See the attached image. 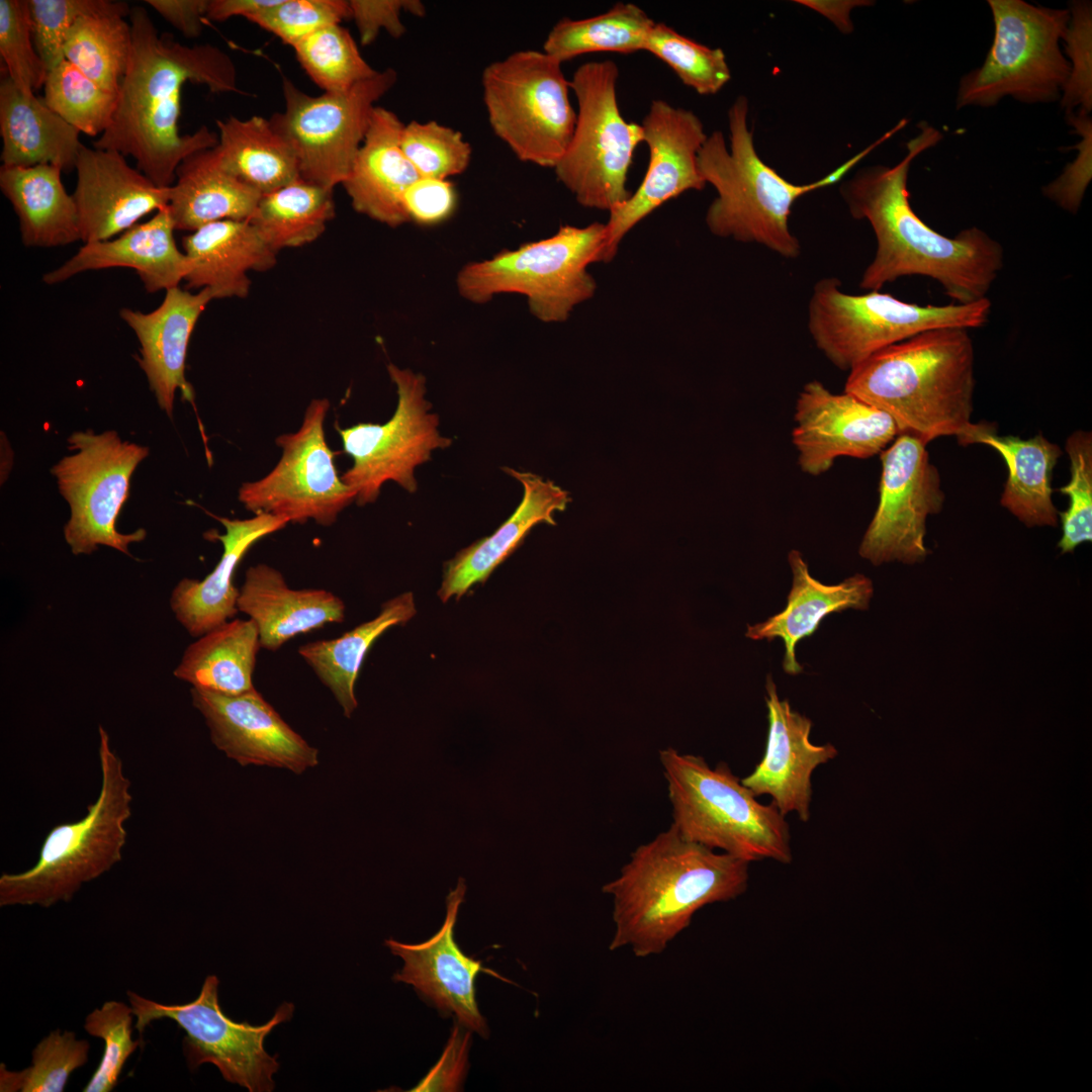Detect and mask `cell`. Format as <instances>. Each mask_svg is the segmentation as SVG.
Here are the masks:
<instances>
[{
	"label": "cell",
	"mask_w": 1092,
	"mask_h": 1092,
	"mask_svg": "<svg viewBox=\"0 0 1092 1092\" xmlns=\"http://www.w3.org/2000/svg\"><path fill=\"white\" fill-rule=\"evenodd\" d=\"M843 391L925 444L954 436L971 445L983 424L971 422L975 351L964 328L925 331L874 353L849 371Z\"/></svg>",
	"instance_id": "277c9868"
},
{
	"label": "cell",
	"mask_w": 1092,
	"mask_h": 1092,
	"mask_svg": "<svg viewBox=\"0 0 1092 1092\" xmlns=\"http://www.w3.org/2000/svg\"><path fill=\"white\" fill-rule=\"evenodd\" d=\"M260 647L255 622L234 619L191 643L173 674L192 688L241 695L255 689L252 675Z\"/></svg>",
	"instance_id": "8d00e7d4"
},
{
	"label": "cell",
	"mask_w": 1092,
	"mask_h": 1092,
	"mask_svg": "<svg viewBox=\"0 0 1092 1092\" xmlns=\"http://www.w3.org/2000/svg\"><path fill=\"white\" fill-rule=\"evenodd\" d=\"M295 56L324 92H342L375 76L349 30L341 24L324 26L297 42Z\"/></svg>",
	"instance_id": "7bdbcfd3"
},
{
	"label": "cell",
	"mask_w": 1092,
	"mask_h": 1092,
	"mask_svg": "<svg viewBox=\"0 0 1092 1092\" xmlns=\"http://www.w3.org/2000/svg\"><path fill=\"white\" fill-rule=\"evenodd\" d=\"M995 33L983 65L960 81L957 107H990L1011 96L1024 103L1061 98L1070 65L1060 48L1069 10L1022 0H989Z\"/></svg>",
	"instance_id": "30bf717a"
},
{
	"label": "cell",
	"mask_w": 1092,
	"mask_h": 1092,
	"mask_svg": "<svg viewBox=\"0 0 1092 1092\" xmlns=\"http://www.w3.org/2000/svg\"><path fill=\"white\" fill-rule=\"evenodd\" d=\"M216 748L242 765L301 774L318 763L317 750L297 734L256 689L237 696L191 688Z\"/></svg>",
	"instance_id": "44dd1931"
},
{
	"label": "cell",
	"mask_w": 1092,
	"mask_h": 1092,
	"mask_svg": "<svg viewBox=\"0 0 1092 1092\" xmlns=\"http://www.w3.org/2000/svg\"><path fill=\"white\" fill-rule=\"evenodd\" d=\"M132 46L116 107L107 129L93 147L114 150L135 160L136 168L155 185L169 188L188 156L218 144L206 125L180 134L181 91L190 81L212 93L238 92L231 58L217 47L182 44L159 33L147 9L130 10Z\"/></svg>",
	"instance_id": "7a4b0ae2"
},
{
	"label": "cell",
	"mask_w": 1092,
	"mask_h": 1092,
	"mask_svg": "<svg viewBox=\"0 0 1092 1092\" xmlns=\"http://www.w3.org/2000/svg\"><path fill=\"white\" fill-rule=\"evenodd\" d=\"M133 1010L121 1001L109 1000L87 1014L83 1027L104 1042L101 1060L84 1092H110L141 1041L132 1037Z\"/></svg>",
	"instance_id": "7dc6e473"
},
{
	"label": "cell",
	"mask_w": 1092,
	"mask_h": 1092,
	"mask_svg": "<svg viewBox=\"0 0 1092 1092\" xmlns=\"http://www.w3.org/2000/svg\"><path fill=\"white\" fill-rule=\"evenodd\" d=\"M396 80V71L387 68L346 91L310 96L283 78L284 110L269 121L292 148L300 179L328 190L344 183L376 102Z\"/></svg>",
	"instance_id": "4fadbf2b"
},
{
	"label": "cell",
	"mask_w": 1092,
	"mask_h": 1092,
	"mask_svg": "<svg viewBox=\"0 0 1092 1092\" xmlns=\"http://www.w3.org/2000/svg\"><path fill=\"white\" fill-rule=\"evenodd\" d=\"M1070 459V480L1059 490L1069 497L1067 511L1060 513L1062 537L1058 547L1071 553L1079 545L1092 541V435L1077 430L1065 445Z\"/></svg>",
	"instance_id": "f907efd6"
},
{
	"label": "cell",
	"mask_w": 1092,
	"mask_h": 1092,
	"mask_svg": "<svg viewBox=\"0 0 1092 1092\" xmlns=\"http://www.w3.org/2000/svg\"><path fill=\"white\" fill-rule=\"evenodd\" d=\"M469 1033L456 1025L446 1049L430 1073L411 1091H455L465 1072Z\"/></svg>",
	"instance_id": "680465c9"
},
{
	"label": "cell",
	"mask_w": 1092,
	"mask_h": 1092,
	"mask_svg": "<svg viewBox=\"0 0 1092 1092\" xmlns=\"http://www.w3.org/2000/svg\"><path fill=\"white\" fill-rule=\"evenodd\" d=\"M90 1044L69 1030H52L31 1053V1064L21 1071L0 1065L1 1092H62L70 1076L88 1062Z\"/></svg>",
	"instance_id": "f6af8a7d"
},
{
	"label": "cell",
	"mask_w": 1092,
	"mask_h": 1092,
	"mask_svg": "<svg viewBox=\"0 0 1092 1092\" xmlns=\"http://www.w3.org/2000/svg\"><path fill=\"white\" fill-rule=\"evenodd\" d=\"M561 65L543 51L524 50L482 72L490 127L522 162L554 168L571 140L576 111Z\"/></svg>",
	"instance_id": "7c38bea8"
},
{
	"label": "cell",
	"mask_w": 1092,
	"mask_h": 1092,
	"mask_svg": "<svg viewBox=\"0 0 1092 1092\" xmlns=\"http://www.w3.org/2000/svg\"><path fill=\"white\" fill-rule=\"evenodd\" d=\"M415 615L414 596L404 593L385 602L377 617L342 636L308 642L298 648L300 657L333 693L346 717L357 707L355 682L371 645L388 628L404 624Z\"/></svg>",
	"instance_id": "74e56055"
},
{
	"label": "cell",
	"mask_w": 1092,
	"mask_h": 1092,
	"mask_svg": "<svg viewBox=\"0 0 1092 1092\" xmlns=\"http://www.w3.org/2000/svg\"><path fill=\"white\" fill-rule=\"evenodd\" d=\"M0 57L23 93L43 87L49 70L34 46L28 0H0Z\"/></svg>",
	"instance_id": "816d5d0a"
},
{
	"label": "cell",
	"mask_w": 1092,
	"mask_h": 1092,
	"mask_svg": "<svg viewBox=\"0 0 1092 1092\" xmlns=\"http://www.w3.org/2000/svg\"><path fill=\"white\" fill-rule=\"evenodd\" d=\"M1063 37L1069 57L1070 75L1061 95L1062 106L1072 112L1076 107L1086 112L1092 108L1091 4L1074 2Z\"/></svg>",
	"instance_id": "db71d44e"
},
{
	"label": "cell",
	"mask_w": 1092,
	"mask_h": 1092,
	"mask_svg": "<svg viewBox=\"0 0 1092 1092\" xmlns=\"http://www.w3.org/2000/svg\"><path fill=\"white\" fill-rule=\"evenodd\" d=\"M68 443L74 453L52 468L70 506L64 528L67 544L76 555L90 554L100 545L129 555V544L143 541L147 533L139 529L122 534L116 520L127 499L130 477L149 448L122 441L115 431L76 432Z\"/></svg>",
	"instance_id": "9a60e30c"
},
{
	"label": "cell",
	"mask_w": 1092,
	"mask_h": 1092,
	"mask_svg": "<svg viewBox=\"0 0 1092 1092\" xmlns=\"http://www.w3.org/2000/svg\"><path fill=\"white\" fill-rule=\"evenodd\" d=\"M80 131L32 94L3 75L0 82L1 161L6 167L53 165L75 169L84 145Z\"/></svg>",
	"instance_id": "d6a6232c"
},
{
	"label": "cell",
	"mask_w": 1092,
	"mask_h": 1092,
	"mask_svg": "<svg viewBox=\"0 0 1092 1092\" xmlns=\"http://www.w3.org/2000/svg\"><path fill=\"white\" fill-rule=\"evenodd\" d=\"M145 3L184 36L194 38L203 30L209 0H146Z\"/></svg>",
	"instance_id": "91938a15"
},
{
	"label": "cell",
	"mask_w": 1092,
	"mask_h": 1092,
	"mask_svg": "<svg viewBox=\"0 0 1092 1092\" xmlns=\"http://www.w3.org/2000/svg\"><path fill=\"white\" fill-rule=\"evenodd\" d=\"M218 985L215 975L207 976L198 996L184 1004H163L127 991L134 1027L142 1034L156 1020H173L185 1031L183 1053L191 1070L212 1064L232 1084L250 1092H270L275 1086L273 1075L280 1065L277 1055L266 1052L265 1038L278 1024L292 1017L294 1005L282 1003L261 1025L238 1022L222 1011Z\"/></svg>",
	"instance_id": "5bb4252c"
},
{
	"label": "cell",
	"mask_w": 1092,
	"mask_h": 1092,
	"mask_svg": "<svg viewBox=\"0 0 1092 1092\" xmlns=\"http://www.w3.org/2000/svg\"><path fill=\"white\" fill-rule=\"evenodd\" d=\"M749 102L738 96L728 109L730 147L722 131L709 134L698 154V168L717 197L706 212L709 231L720 238L755 243L788 259L801 253L791 232L793 204L803 195L839 181L854 165L886 141L881 136L820 180L795 184L766 165L748 128Z\"/></svg>",
	"instance_id": "5b68a950"
},
{
	"label": "cell",
	"mask_w": 1092,
	"mask_h": 1092,
	"mask_svg": "<svg viewBox=\"0 0 1092 1092\" xmlns=\"http://www.w3.org/2000/svg\"><path fill=\"white\" fill-rule=\"evenodd\" d=\"M189 261L187 288H208L216 298L246 297L248 272L267 271L276 264V252L248 220H218L183 237Z\"/></svg>",
	"instance_id": "1f68e13d"
},
{
	"label": "cell",
	"mask_w": 1092,
	"mask_h": 1092,
	"mask_svg": "<svg viewBox=\"0 0 1092 1092\" xmlns=\"http://www.w3.org/2000/svg\"><path fill=\"white\" fill-rule=\"evenodd\" d=\"M53 165L0 168V188L18 218L21 242L56 248L81 241L78 211Z\"/></svg>",
	"instance_id": "e575fe53"
},
{
	"label": "cell",
	"mask_w": 1092,
	"mask_h": 1092,
	"mask_svg": "<svg viewBox=\"0 0 1092 1092\" xmlns=\"http://www.w3.org/2000/svg\"><path fill=\"white\" fill-rule=\"evenodd\" d=\"M216 150L223 166L242 182L266 194L299 178L297 158L269 119H217Z\"/></svg>",
	"instance_id": "f35d334b"
},
{
	"label": "cell",
	"mask_w": 1092,
	"mask_h": 1092,
	"mask_svg": "<svg viewBox=\"0 0 1092 1092\" xmlns=\"http://www.w3.org/2000/svg\"><path fill=\"white\" fill-rule=\"evenodd\" d=\"M920 439L900 434L880 454L879 503L858 554L875 566L926 559V522L939 513L945 495L937 468Z\"/></svg>",
	"instance_id": "ac0fdd59"
},
{
	"label": "cell",
	"mask_w": 1092,
	"mask_h": 1092,
	"mask_svg": "<svg viewBox=\"0 0 1092 1092\" xmlns=\"http://www.w3.org/2000/svg\"><path fill=\"white\" fill-rule=\"evenodd\" d=\"M98 735L101 786L96 800L81 819L50 830L31 868L0 876L1 907L70 902L84 884L121 860L131 816L130 781L101 725Z\"/></svg>",
	"instance_id": "8992f818"
},
{
	"label": "cell",
	"mask_w": 1092,
	"mask_h": 1092,
	"mask_svg": "<svg viewBox=\"0 0 1092 1092\" xmlns=\"http://www.w3.org/2000/svg\"><path fill=\"white\" fill-rule=\"evenodd\" d=\"M973 444L995 449L1008 471L1000 505L1028 528L1056 527L1059 512L1053 503V470L1062 455L1059 445L1041 434L1029 439L996 433L983 423Z\"/></svg>",
	"instance_id": "d590c367"
},
{
	"label": "cell",
	"mask_w": 1092,
	"mask_h": 1092,
	"mask_svg": "<svg viewBox=\"0 0 1092 1092\" xmlns=\"http://www.w3.org/2000/svg\"><path fill=\"white\" fill-rule=\"evenodd\" d=\"M387 371L396 386L397 405L384 424L360 423L341 429L344 452L353 465L341 476L356 493L359 506L377 499L381 486L395 481L408 492L417 490L415 469L429 461L435 449L452 440L441 436L439 418L425 398L426 379L410 369L389 363Z\"/></svg>",
	"instance_id": "2e32d148"
},
{
	"label": "cell",
	"mask_w": 1092,
	"mask_h": 1092,
	"mask_svg": "<svg viewBox=\"0 0 1092 1092\" xmlns=\"http://www.w3.org/2000/svg\"><path fill=\"white\" fill-rule=\"evenodd\" d=\"M401 147L421 177L446 180L468 168L472 153L460 131L434 120L404 124Z\"/></svg>",
	"instance_id": "c3c4849f"
},
{
	"label": "cell",
	"mask_w": 1092,
	"mask_h": 1092,
	"mask_svg": "<svg viewBox=\"0 0 1092 1092\" xmlns=\"http://www.w3.org/2000/svg\"><path fill=\"white\" fill-rule=\"evenodd\" d=\"M918 127L919 133L907 143V154L899 163L861 168L840 187L850 215L867 219L877 242L859 286L880 290L901 277L924 276L937 281L956 303L986 298L1003 267L1002 246L977 226L945 237L924 222L910 204L911 164L943 138L925 121Z\"/></svg>",
	"instance_id": "6da1fadb"
},
{
	"label": "cell",
	"mask_w": 1092,
	"mask_h": 1092,
	"mask_svg": "<svg viewBox=\"0 0 1092 1092\" xmlns=\"http://www.w3.org/2000/svg\"><path fill=\"white\" fill-rule=\"evenodd\" d=\"M788 561L793 583L786 608L764 622L748 626L746 636L753 640L782 639L786 649L784 670L797 674L803 669L796 659L797 643L813 635L821 621L832 613L868 609L874 587L872 580L859 573L837 584H825L810 574L798 550L789 552Z\"/></svg>",
	"instance_id": "4dcf8cb0"
},
{
	"label": "cell",
	"mask_w": 1092,
	"mask_h": 1092,
	"mask_svg": "<svg viewBox=\"0 0 1092 1092\" xmlns=\"http://www.w3.org/2000/svg\"><path fill=\"white\" fill-rule=\"evenodd\" d=\"M217 146V145H216ZM216 146L186 157L169 188L176 231L194 232L218 220H249L262 196L222 164Z\"/></svg>",
	"instance_id": "836d02e7"
},
{
	"label": "cell",
	"mask_w": 1092,
	"mask_h": 1092,
	"mask_svg": "<svg viewBox=\"0 0 1092 1092\" xmlns=\"http://www.w3.org/2000/svg\"><path fill=\"white\" fill-rule=\"evenodd\" d=\"M43 91L46 104L89 136L101 135L112 120L117 95L101 88L67 60L48 72Z\"/></svg>",
	"instance_id": "ee69618b"
},
{
	"label": "cell",
	"mask_w": 1092,
	"mask_h": 1092,
	"mask_svg": "<svg viewBox=\"0 0 1092 1092\" xmlns=\"http://www.w3.org/2000/svg\"><path fill=\"white\" fill-rule=\"evenodd\" d=\"M349 5L363 46L372 43L382 29L392 37L402 36L405 32L400 18L402 11L418 17L426 14L419 0H351Z\"/></svg>",
	"instance_id": "9f6ffc18"
},
{
	"label": "cell",
	"mask_w": 1092,
	"mask_h": 1092,
	"mask_svg": "<svg viewBox=\"0 0 1092 1092\" xmlns=\"http://www.w3.org/2000/svg\"><path fill=\"white\" fill-rule=\"evenodd\" d=\"M654 23L638 5L619 2L593 17L560 19L546 36L542 51L561 64L589 53L645 51Z\"/></svg>",
	"instance_id": "60d3db41"
},
{
	"label": "cell",
	"mask_w": 1092,
	"mask_h": 1092,
	"mask_svg": "<svg viewBox=\"0 0 1092 1092\" xmlns=\"http://www.w3.org/2000/svg\"><path fill=\"white\" fill-rule=\"evenodd\" d=\"M403 126L393 111L376 106L342 184L357 212L391 228L410 221L404 194L421 177L402 150Z\"/></svg>",
	"instance_id": "4316f807"
},
{
	"label": "cell",
	"mask_w": 1092,
	"mask_h": 1092,
	"mask_svg": "<svg viewBox=\"0 0 1092 1092\" xmlns=\"http://www.w3.org/2000/svg\"><path fill=\"white\" fill-rule=\"evenodd\" d=\"M237 607L255 622L261 647L270 651L298 634L345 619L339 597L326 589L290 588L280 571L264 563L246 571Z\"/></svg>",
	"instance_id": "f546056e"
},
{
	"label": "cell",
	"mask_w": 1092,
	"mask_h": 1092,
	"mask_svg": "<svg viewBox=\"0 0 1092 1092\" xmlns=\"http://www.w3.org/2000/svg\"><path fill=\"white\" fill-rule=\"evenodd\" d=\"M465 892L466 885L460 878L447 896L445 921L430 939L415 944L387 939L385 944L403 961V968L393 976L395 982L413 985L439 1009L454 1013L459 1024L486 1037L488 1030L476 1003L474 987L475 978L483 968L479 961L463 954L453 938Z\"/></svg>",
	"instance_id": "cb8c5ba5"
},
{
	"label": "cell",
	"mask_w": 1092,
	"mask_h": 1092,
	"mask_svg": "<svg viewBox=\"0 0 1092 1092\" xmlns=\"http://www.w3.org/2000/svg\"><path fill=\"white\" fill-rule=\"evenodd\" d=\"M349 18V1L344 0H278L247 17L292 48L313 31Z\"/></svg>",
	"instance_id": "f5cc1de1"
},
{
	"label": "cell",
	"mask_w": 1092,
	"mask_h": 1092,
	"mask_svg": "<svg viewBox=\"0 0 1092 1092\" xmlns=\"http://www.w3.org/2000/svg\"><path fill=\"white\" fill-rule=\"evenodd\" d=\"M212 299L214 293L208 288L192 293L177 286L166 290L163 301L152 311L128 307L119 310V316L140 343L138 361L150 389L169 417L177 390L194 404V390L185 377L186 355L194 328Z\"/></svg>",
	"instance_id": "d4e9b609"
},
{
	"label": "cell",
	"mask_w": 1092,
	"mask_h": 1092,
	"mask_svg": "<svg viewBox=\"0 0 1092 1092\" xmlns=\"http://www.w3.org/2000/svg\"><path fill=\"white\" fill-rule=\"evenodd\" d=\"M991 301L919 305L873 290L849 294L835 277L816 282L808 304V330L816 347L838 369L850 371L874 353L938 328H981Z\"/></svg>",
	"instance_id": "9c48e42d"
},
{
	"label": "cell",
	"mask_w": 1092,
	"mask_h": 1092,
	"mask_svg": "<svg viewBox=\"0 0 1092 1092\" xmlns=\"http://www.w3.org/2000/svg\"><path fill=\"white\" fill-rule=\"evenodd\" d=\"M792 443L800 469L811 476L830 470L839 457L867 459L897 437L892 418L857 396L834 393L822 382H807L798 394Z\"/></svg>",
	"instance_id": "ffe728a7"
},
{
	"label": "cell",
	"mask_w": 1092,
	"mask_h": 1092,
	"mask_svg": "<svg viewBox=\"0 0 1092 1092\" xmlns=\"http://www.w3.org/2000/svg\"><path fill=\"white\" fill-rule=\"evenodd\" d=\"M797 3H801L804 6L810 7L819 13L823 14L829 20H831L835 26L842 32L848 33L853 29L852 22L849 18L850 11L857 6L871 5V1L866 0H848V1H818V0H797Z\"/></svg>",
	"instance_id": "6125c7cd"
},
{
	"label": "cell",
	"mask_w": 1092,
	"mask_h": 1092,
	"mask_svg": "<svg viewBox=\"0 0 1092 1092\" xmlns=\"http://www.w3.org/2000/svg\"><path fill=\"white\" fill-rule=\"evenodd\" d=\"M216 519L225 529L224 534H212L223 548L218 563L201 580H180L170 598L176 619L193 637L206 634L237 615L240 589L234 585L233 577L238 564L257 541L288 524L270 514L244 520Z\"/></svg>",
	"instance_id": "83f0119b"
},
{
	"label": "cell",
	"mask_w": 1092,
	"mask_h": 1092,
	"mask_svg": "<svg viewBox=\"0 0 1092 1092\" xmlns=\"http://www.w3.org/2000/svg\"><path fill=\"white\" fill-rule=\"evenodd\" d=\"M456 202V191L446 179L420 177L404 194L410 221L421 225H434L446 220L453 213Z\"/></svg>",
	"instance_id": "6f0895ef"
},
{
	"label": "cell",
	"mask_w": 1092,
	"mask_h": 1092,
	"mask_svg": "<svg viewBox=\"0 0 1092 1092\" xmlns=\"http://www.w3.org/2000/svg\"><path fill=\"white\" fill-rule=\"evenodd\" d=\"M1069 120L1081 135L1076 160L1069 164L1062 175L1043 187V194L1063 209L1076 213L1091 180L1092 126L1089 112L1079 110L1070 113Z\"/></svg>",
	"instance_id": "11a10c76"
},
{
	"label": "cell",
	"mask_w": 1092,
	"mask_h": 1092,
	"mask_svg": "<svg viewBox=\"0 0 1092 1092\" xmlns=\"http://www.w3.org/2000/svg\"><path fill=\"white\" fill-rule=\"evenodd\" d=\"M618 79L619 68L612 60L584 63L575 70L569 81L577 101L576 121L553 168L581 206L609 213L631 195L627 176L635 149L643 143L641 124L621 114Z\"/></svg>",
	"instance_id": "8fae6325"
},
{
	"label": "cell",
	"mask_w": 1092,
	"mask_h": 1092,
	"mask_svg": "<svg viewBox=\"0 0 1092 1092\" xmlns=\"http://www.w3.org/2000/svg\"><path fill=\"white\" fill-rule=\"evenodd\" d=\"M765 689L768 720L765 751L741 782L756 797L769 796L783 815L796 813L801 821L807 822L811 814L813 772L835 758L838 751L831 743H812V721L793 711L788 700L779 698L770 675Z\"/></svg>",
	"instance_id": "603a6c76"
},
{
	"label": "cell",
	"mask_w": 1092,
	"mask_h": 1092,
	"mask_svg": "<svg viewBox=\"0 0 1092 1092\" xmlns=\"http://www.w3.org/2000/svg\"><path fill=\"white\" fill-rule=\"evenodd\" d=\"M32 36L40 59L50 71L64 57L67 35L77 20L86 15L129 16L126 2L111 0H28Z\"/></svg>",
	"instance_id": "681fc988"
},
{
	"label": "cell",
	"mask_w": 1092,
	"mask_h": 1092,
	"mask_svg": "<svg viewBox=\"0 0 1092 1092\" xmlns=\"http://www.w3.org/2000/svg\"><path fill=\"white\" fill-rule=\"evenodd\" d=\"M597 262H608L606 223L565 224L551 237L465 265L456 285L478 304L502 293L524 295L539 321L562 323L594 296L597 284L587 269Z\"/></svg>",
	"instance_id": "ba28073f"
},
{
	"label": "cell",
	"mask_w": 1092,
	"mask_h": 1092,
	"mask_svg": "<svg viewBox=\"0 0 1092 1092\" xmlns=\"http://www.w3.org/2000/svg\"><path fill=\"white\" fill-rule=\"evenodd\" d=\"M124 18L113 14L83 16L69 31L64 46L65 60L115 95L132 46L131 26Z\"/></svg>",
	"instance_id": "b9f144b4"
},
{
	"label": "cell",
	"mask_w": 1092,
	"mask_h": 1092,
	"mask_svg": "<svg viewBox=\"0 0 1092 1092\" xmlns=\"http://www.w3.org/2000/svg\"><path fill=\"white\" fill-rule=\"evenodd\" d=\"M278 0H209L206 17L225 21L234 16H248L274 5Z\"/></svg>",
	"instance_id": "94428289"
},
{
	"label": "cell",
	"mask_w": 1092,
	"mask_h": 1092,
	"mask_svg": "<svg viewBox=\"0 0 1092 1092\" xmlns=\"http://www.w3.org/2000/svg\"><path fill=\"white\" fill-rule=\"evenodd\" d=\"M645 51L667 64L686 86L700 95L716 94L731 79L721 49L699 43L662 22L655 21Z\"/></svg>",
	"instance_id": "bcb514c9"
},
{
	"label": "cell",
	"mask_w": 1092,
	"mask_h": 1092,
	"mask_svg": "<svg viewBox=\"0 0 1092 1092\" xmlns=\"http://www.w3.org/2000/svg\"><path fill=\"white\" fill-rule=\"evenodd\" d=\"M643 143L648 147L649 162L639 187L628 200L609 213L607 260L617 253L619 244L637 223L666 201L690 190L706 186L698 168V154L708 134L692 110L655 99L642 123Z\"/></svg>",
	"instance_id": "d6986e66"
},
{
	"label": "cell",
	"mask_w": 1092,
	"mask_h": 1092,
	"mask_svg": "<svg viewBox=\"0 0 1092 1092\" xmlns=\"http://www.w3.org/2000/svg\"><path fill=\"white\" fill-rule=\"evenodd\" d=\"M749 862L684 838L671 825L639 845L602 891L612 900L609 949L663 952L703 907L742 895Z\"/></svg>",
	"instance_id": "3957f363"
},
{
	"label": "cell",
	"mask_w": 1092,
	"mask_h": 1092,
	"mask_svg": "<svg viewBox=\"0 0 1092 1092\" xmlns=\"http://www.w3.org/2000/svg\"><path fill=\"white\" fill-rule=\"evenodd\" d=\"M671 806V826L686 839L747 862L792 861L790 825L770 802L762 804L728 763L711 767L695 754L659 752Z\"/></svg>",
	"instance_id": "52a82bcc"
},
{
	"label": "cell",
	"mask_w": 1092,
	"mask_h": 1092,
	"mask_svg": "<svg viewBox=\"0 0 1092 1092\" xmlns=\"http://www.w3.org/2000/svg\"><path fill=\"white\" fill-rule=\"evenodd\" d=\"M174 231L166 206L116 238L84 244L63 265L46 273L42 281L53 285L90 270L129 268L136 272L149 293L177 287L190 266L175 242Z\"/></svg>",
	"instance_id": "484cf974"
},
{
	"label": "cell",
	"mask_w": 1092,
	"mask_h": 1092,
	"mask_svg": "<svg viewBox=\"0 0 1092 1092\" xmlns=\"http://www.w3.org/2000/svg\"><path fill=\"white\" fill-rule=\"evenodd\" d=\"M334 216L333 190L298 178L262 194L248 221L277 253L315 241Z\"/></svg>",
	"instance_id": "ab89813d"
},
{
	"label": "cell",
	"mask_w": 1092,
	"mask_h": 1092,
	"mask_svg": "<svg viewBox=\"0 0 1092 1092\" xmlns=\"http://www.w3.org/2000/svg\"><path fill=\"white\" fill-rule=\"evenodd\" d=\"M504 471L521 482L523 498L492 535L462 549L446 562L438 592L443 602L451 597L459 598L473 584L485 581L533 527L540 523L555 525L553 514L563 512L571 500L569 493L552 480L513 468Z\"/></svg>",
	"instance_id": "f1b7e54d"
},
{
	"label": "cell",
	"mask_w": 1092,
	"mask_h": 1092,
	"mask_svg": "<svg viewBox=\"0 0 1092 1092\" xmlns=\"http://www.w3.org/2000/svg\"><path fill=\"white\" fill-rule=\"evenodd\" d=\"M81 241H105L169 204V188L155 185L114 150L83 147L76 162Z\"/></svg>",
	"instance_id": "7402d4cb"
},
{
	"label": "cell",
	"mask_w": 1092,
	"mask_h": 1092,
	"mask_svg": "<svg viewBox=\"0 0 1092 1092\" xmlns=\"http://www.w3.org/2000/svg\"><path fill=\"white\" fill-rule=\"evenodd\" d=\"M329 408L327 398L311 400L298 431L277 437L282 455L276 466L239 489V500L248 511L270 514L288 523L313 520L331 526L356 500L355 491L339 476L336 453L326 441L324 424Z\"/></svg>",
	"instance_id": "e0dca14e"
}]
</instances>
